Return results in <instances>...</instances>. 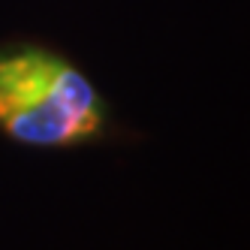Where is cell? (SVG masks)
Segmentation results:
<instances>
[{
    "label": "cell",
    "instance_id": "obj_1",
    "mask_svg": "<svg viewBox=\"0 0 250 250\" xmlns=\"http://www.w3.org/2000/svg\"><path fill=\"white\" fill-rule=\"evenodd\" d=\"M105 100L69 58L33 42L0 51V133L15 145H91L105 133Z\"/></svg>",
    "mask_w": 250,
    "mask_h": 250
}]
</instances>
